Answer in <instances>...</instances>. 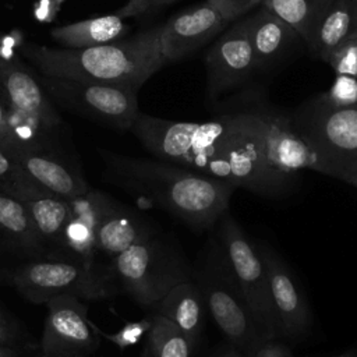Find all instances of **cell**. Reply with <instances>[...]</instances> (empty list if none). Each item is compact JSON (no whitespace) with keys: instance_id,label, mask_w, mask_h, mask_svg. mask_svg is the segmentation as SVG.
I'll return each instance as SVG.
<instances>
[{"instance_id":"6da1fadb","label":"cell","mask_w":357,"mask_h":357,"mask_svg":"<svg viewBox=\"0 0 357 357\" xmlns=\"http://www.w3.org/2000/svg\"><path fill=\"white\" fill-rule=\"evenodd\" d=\"M266 114L268 109L245 107L194 123L139 113L130 131L159 160L273 197L294 177L278 172L266 159Z\"/></svg>"},{"instance_id":"7a4b0ae2","label":"cell","mask_w":357,"mask_h":357,"mask_svg":"<svg viewBox=\"0 0 357 357\" xmlns=\"http://www.w3.org/2000/svg\"><path fill=\"white\" fill-rule=\"evenodd\" d=\"M100 155L112 184L195 229L216 223L236 190L226 181L159 159H135L106 151Z\"/></svg>"},{"instance_id":"3957f363","label":"cell","mask_w":357,"mask_h":357,"mask_svg":"<svg viewBox=\"0 0 357 357\" xmlns=\"http://www.w3.org/2000/svg\"><path fill=\"white\" fill-rule=\"evenodd\" d=\"M160 25L126 40L84 47H49L24 43L21 53L43 75L127 85L139 89L158 70L166 66L159 42Z\"/></svg>"},{"instance_id":"277c9868","label":"cell","mask_w":357,"mask_h":357,"mask_svg":"<svg viewBox=\"0 0 357 357\" xmlns=\"http://www.w3.org/2000/svg\"><path fill=\"white\" fill-rule=\"evenodd\" d=\"M286 113L312 151L315 172L342 181L357 173V107H335L319 93Z\"/></svg>"},{"instance_id":"5b68a950","label":"cell","mask_w":357,"mask_h":357,"mask_svg":"<svg viewBox=\"0 0 357 357\" xmlns=\"http://www.w3.org/2000/svg\"><path fill=\"white\" fill-rule=\"evenodd\" d=\"M106 269L117 290L126 291L137 304L151 310L174 286L194 276L184 255L156 234L112 258Z\"/></svg>"},{"instance_id":"8992f818","label":"cell","mask_w":357,"mask_h":357,"mask_svg":"<svg viewBox=\"0 0 357 357\" xmlns=\"http://www.w3.org/2000/svg\"><path fill=\"white\" fill-rule=\"evenodd\" d=\"M0 93L6 109L1 148L10 153L52 149L50 138L60 124L43 86L21 63L0 68Z\"/></svg>"},{"instance_id":"52a82bcc","label":"cell","mask_w":357,"mask_h":357,"mask_svg":"<svg viewBox=\"0 0 357 357\" xmlns=\"http://www.w3.org/2000/svg\"><path fill=\"white\" fill-rule=\"evenodd\" d=\"M8 280L20 294L36 304L60 296L99 300L117 291L106 265L64 258L31 259L10 272Z\"/></svg>"},{"instance_id":"ba28073f","label":"cell","mask_w":357,"mask_h":357,"mask_svg":"<svg viewBox=\"0 0 357 357\" xmlns=\"http://www.w3.org/2000/svg\"><path fill=\"white\" fill-rule=\"evenodd\" d=\"M194 276L211 317L233 347L254 357L264 343L271 342L248 308L223 248L212 252Z\"/></svg>"},{"instance_id":"9c48e42d","label":"cell","mask_w":357,"mask_h":357,"mask_svg":"<svg viewBox=\"0 0 357 357\" xmlns=\"http://www.w3.org/2000/svg\"><path fill=\"white\" fill-rule=\"evenodd\" d=\"M42 86L61 106L119 130H130L141 113L139 89L132 86L49 75Z\"/></svg>"},{"instance_id":"30bf717a","label":"cell","mask_w":357,"mask_h":357,"mask_svg":"<svg viewBox=\"0 0 357 357\" xmlns=\"http://www.w3.org/2000/svg\"><path fill=\"white\" fill-rule=\"evenodd\" d=\"M220 243L257 324L269 340H276L282 335L272 305L265 264L259 251L254 248L237 222L227 213L220 220Z\"/></svg>"},{"instance_id":"8fae6325","label":"cell","mask_w":357,"mask_h":357,"mask_svg":"<svg viewBox=\"0 0 357 357\" xmlns=\"http://www.w3.org/2000/svg\"><path fill=\"white\" fill-rule=\"evenodd\" d=\"M42 336L46 357H84L98 346V328L88 318L81 298L60 296L49 300Z\"/></svg>"},{"instance_id":"7c38bea8","label":"cell","mask_w":357,"mask_h":357,"mask_svg":"<svg viewBox=\"0 0 357 357\" xmlns=\"http://www.w3.org/2000/svg\"><path fill=\"white\" fill-rule=\"evenodd\" d=\"M205 67L209 99L243 84L258 68L245 18L236 22L208 50Z\"/></svg>"},{"instance_id":"4fadbf2b","label":"cell","mask_w":357,"mask_h":357,"mask_svg":"<svg viewBox=\"0 0 357 357\" xmlns=\"http://www.w3.org/2000/svg\"><path fill=\"white\" fill-rule=\"evenodd\" d=\"M229 22L206 1L181 10L160 25V53L166 64L188 57Z\"/></svg>"},{"instance_id":"5bb4252c","label":"cell","mask_w":357,"mask_h":357,"mask_svg":"<svg viewBox=\"0 0 357 357\" xmlns=\"http://www.w3.org/2000/svg\"><path fill=\"white\" fill-rule=\"evenodd\" d=\"M113 201L107 194L92 188L70 199V218L64 229L61 258L99 264L96 261V231Z\"/></svg>"},{"instance_id":"9a60e30c","label":"cell","mask_w":357,"mask_h":357,"mask_svg":"<svg viewBox=\"0 0 357 357\" xmlns=\"http://www.w3.org/2000/svg\"><path fill=\"white\" fill-rule=\"evenodd\" d=\"M266 268L269 290L280 335L286 337L303 336L311 322L310 308L286 265L271 251H259Z\"/></svg>"},{"instance_id":"2e32d148","label":"cell","mask_w":357,"mask_h":357,"mask_svg":"<svg viewBox=\"0 0 357 357\" xmlns=\"http://www.w3.org/2000/svg\"><path fill=\"white\" fill-rule=\"evenodd\" d=\"M11 155L26 177L50 194L70 201L89 190L82 174L52 149L20 151Z\"/></svg>"},{"instance_id":"e0dca14e","label":"cell","mask_w":357,"mask_h":357,"mask_svg":"<svg viewBox=\"0 0 357 357\" xmlns=\"http://www.w3.org/2000/svg\"><path fill=\"white\" fill-rule=\"evenodd\" d=\"M25 205L46 258H61L64 229L70 218V201L45 191L35 183L14 194Z\"/></svg>"},{"instance_id":"ac0fdd59","label":"cell","mask_w":357,"mask_h":357,"mask_svg":"<svg viewBox=\"0 0 357 357\" xmlns=\"http://www.w3.org/2000/svg\"><path fill=\"white\" fill-rule=\"evenodd\" d=\"M266 159L273 169L293 176L303 169L317 170V159L293 128L287 113L268 110L264 132Z\"/></svg>"},{"instance_id":"d6986e66","label":"cell","mask_w":357,"mask_h":357,"mask_svg":"<svg viewBox=\"0 0 357 357\" xmlns=\"http://www.w3.org/2000/svg\"><path fill=\"white\" fill-rule=\"evenodd\" d=\"M151 223L134 209L113 201L96 231V258L109 261L128 247L155 236Z\"/></svg>"},{"instance_id":"ffe728a7","label":"cell","mask_w":357,"mask_h":357,"mask_svg":"<svg viewBox=\"0 0 357 357\" xmlns=\"http://www.w3.org/2000/svg\"><path fill=\"white\" fill-rule=\"evenodd\" d=\"M0 241L31 259L46 258L22 201L0 188Z\"/></svg>"},{"instance_id":"44dd1931","label":"cell","mask_w":357,"mask_h":357,"mask_svg":"<svg viewBox=\"0 0 357 357\" xmlns=\"http://www.w3.org/2000/svg\"><path fill=\"white\" fill-rule=\"evenodd\" d=\"M156 314L173 321L188 340L191 350L197 346L202 329L204 296L192 279L174 286L155 307Z\"/></svg>"},{"instance_id":"7402d4cb","label":"cell","mask_w":357,"mask_h":357,"mask_svg":"<svg viewBox=\"0 0 357 357\" xmlns=\"http://www.w3.org/2000/svg\"><path fill=\"white\" fill-rule=\"evenodd\" d=\"M245 24L258 68L276 60L298 36L289 24L265 7L245 18Z\"/></svg>"},{"instance_id":"603a6c76","label":"cell","mask_w":357,"mask_h":357,"mask_svg":"<svg viewBox=\"0 0 357 357\" xmlns=\"http://www.w3.org/2000/svg\"><path fill=\"white\" fill-rule=\"evenodd\" d=\"M124 18L117 14L95 17L52 29V38L67 49H84L110 43L127 32Z\"/></svg>"},{"instance_id":"cb8c5ba5","label":"cell","mask_w":357,"mask_h":357,"mask_svg":"<svg viewBox=\"0 0 357 357\" xmlns=\"http://www.w3.org/2000/svg\"><path fill=\"white\" fill-rule=\"evenodd\" d=\"M356 26L357 0H332L317 26L310 49L325 61L329 52Z\"/></svg>"},{"instance_id":"d4e9b609","label":"cell","mask_w":357,"mask_h":357,"mask_svg":"<svg viewBox=\"0 0 357 357\" xmlns=\"http://www.w3.org/2000/svg\"><path fill=\"white\" fill-rule=\"evenodd\" d=\"M331 1L332 0H265L262 7L289 24L310 46L317 26Z\"/></svg>"},{"instance_id":"484cf974","label":"cell","mask_w":357,"mask_h":357,"mask_svg":"<svg viewBox=\"0 0 357 357\" xmlns=\"http://www.w3.org/2000/svg\"><path fill=\"white\" fill-rule=\"evenodd\" d=\"M191 347L180 328L163 315H152L144 354L146 357H190Z\"/></svg>"},{"instance_id":"4316f807","label":"cell","mask_w":357,"mask_h":357,"mask_svg":"<svg viewBox=\"0 0 357 357\" xmlns=\"http://www.w3.org/2000/svg\"><path fill=\"white\" fill-rule=\"evenodd\" d=\"M325 61L335 74L357 77V26L329 52Z\"/></svg>"},{"instance_id":"83f0119b","label":"cell","mask_w":357,"mask_h":357,"mask_svg":"<svg viewBox=\"0 0 357 357\" xmlns=\"http://www.w3.org/2000/svg\"><path fill=\"white\" fill-rule=\"evenodd\" d=\"M322 95L335 107H357V77L336 74L333 84Z\"/></svg>"},{"instance_id":"f1b7e54d","label":"cell","mask_w":357,"mask_h":357,"mask_svg":"<svg viewBox=\"0 0 357 357\" xmlns=\"http://www.w3.org/2000/svg\"><path fill=\"white\" fill-rule=\"evenodd\" d=\"M31 183L33 181H31L21 170L14 156L0 146V188L15 194Z\"/></svg>"},{"instance_id":"f546056e","label":"cell","mask_w":357,"mask_h":357,"mask_svg":"<svg viewBox=\"0 0 357 357\" xmlns=\"http://www.w3.org/2000/svg\"><path fill=\"white\" fill-rule=\"evenodd\" d=\"M151 325H152V317H146L141 321L126 324L121 329H119L114 333L102 332L99 328H98V333L102 335L109 342L114 343L117 347L126 349L128 346L138 343L142 339V336L148 333V331L151 329Z\"/></svg>"},{"instance_id":"4dcf8cb0","label":"cell","mask_w":357,"mask_h":357,"mask_svg":"<svg viewBox=\"0 0 357 357\" xmlns=\"http://www.w3.org/2000/svg\"><path fill=\"white\" fill-rule=\"evenodd\" d=\"M24 46V33L18 29L0 32V68L20 63L18 53Z\"/></svg>"},{"instance_id":"1f68e13d","label":"cell","mask_w":357,"mask_h":357,"mask_svg":"<svg viewBox=\"0 0 357 357\" xmlns=\"http://www.w3.org/2000/svg\"><path fill=\"white\" fill-rule=\"evenodd\" d=\"M66 0H35L32 6V17L40 24L53 22Z\"/></svg>"},{"instance_id":"d6a6232c","label":"cell","mask_w":357,"mask_h":357,"mask_svg":"<svg viewBox=\"0 0 357 357\" xmlns=\"http://www.w3.org/2000/svg\"><path fill=\"white\" fill-rule=\"evenodd\" d=\"M265 0H227L226 6L222 10V15L227 22L236 21L243 14L251 11L257 6H262Z\"/></svg>"},{"instance_id":"836d02e7","label":"cell","mask_w":357,"mask_h":357,"mask_svg":"<svg viewBox=\"0 0 357 357\" xmlns=\"http://www.w3.org/2000/svg\"><path fill=\"white\" fill-rule=\"evenodd\" d=\"M254 357H291L287 347H284L280 343H276L275 340L264 343Z\"/></svg>"},{"instance_id":"e575fe53","label":"cell","mask_w":357,"mask_h":357,"mask_svg":"<svg viewBox=\"0 0 357 357\" xmlns=\"http://www.w3.org/2000/svg\"><path fill=\"white\" fill-rule=\"evenodd\" d=\"M14 339H15V329L11 325L10 319L0 310V344L1 346H11Z\"/></svg>"},{"instance_id":"d590c367","label":"cell","mask_w":357,"mask_h":357,"mask_svg":"<svg viewBox=\"0 0 357 357\" xmlns=\"http://www.w3.org/2000/svg\"><path fill=\"white\" fill-rule=\"evenodd\" d=\"M144 3L145 0H128L127 4L123 6L116 14L121 18L144 14Z\"/></svg>"},{"instance_id":"8d00e7d4","label":"cell","mask_w":357,"mask_h":357,"mask_svg":"<svg viewBox=\"0 0 357 357\" xmlns=\"http://www.w3.org/2000/svg\"><path fill=\"white\" fill-rule=\"evenodd\" d=\"M174 1H178V0H145V3H144V13L156 10V8H159V7L172 4V3H174Z\"/></svg>"},{"instance_id":"74e56055","label":"cell","mask_w":357,"mask_h":357,"mask_svg":"<svg viewBox=\"0 0 357 357\" xmlns=\"http://www.w3.org/2000/svg\"><path fill=\"white\" fill-rule=\"evenodd\" d=\"M4 124H6V109H4L3 98L0 93V145L3 141V135H4Z\"/></svg>"},{"instance_id":"f35d334b","label":"cell","mask_w":357,"mask_h":357,"mask_svg":"<svg viewBox=\"0 0 357 357\" xmlns=\"http://www.w3.org/2000/svg\"><path fill=\"white\" fill-rule=\"evenodd\" d=\"M218 357H247V356H245L244 353H241L238 349H236V347L231 346V349L222 351Z\"/></svg>"},{"instance_id":"ab89813d","label":"cell","mask_w":357,"mask_h":357,"mask_svg":"<svg viewBox=\"0 0 357 357\" xmlns=\"http://www.w3.org/2000/svg\"><path fill=\"white\" fill-rule=\"evenodd\" d=\"M0 357H15V350L11 346L0 344Z\"/></svg>"},{"instance_id":"60d3db41","label":"cell","mask_w":357,"mask_h":357,"mask_svg":"<svg viewBox=\"0 0 357 357\" xmlns=\"http://www.w3.org/2000/svg\"><path fill=\"white\" fill-rule=\"evenodd\" d=\"M206 3H208L209 6H212V7H215L219 13H222V10H223V7L226 6L227 0H206Z\"/></svg>"},{"instance_id":"b9f144b4","label":"cell","mask_w":357,"mask_h":357,"mask_svg":"<svg viewBox=\"0 0 357 357\" xmlns=\"http://www.w3.org/2000/svg\"><path fill=\"white\" fill-rule=\"evenodd\" d=\"M344 183H347V184H350V185H353V187H356L357 188V173H354V174H351V176H349V177H346L344 180H343Z\"/></svg>"},{"instance_id":"7bdbcfd3","label":"cell","mask_w":357,"mask_h":357,"mask_svg":"<svg viewBox=\"0 0 357 357\" xmlns=\"http://www.w3.org/2000/svg\"><path fill=\"white\" fill-rule=\"evenodd\" d=\"M339 357H351L350 354H344V356H339Z\"/></svg>"},{"instance_id":"ee69618b","label":"cell","mask_w":357,"mask_h":357,"mask_svg":"<svg viewBox=\"0 0 357 357\" xmlns=\"http://www.w3.org/2000/svg\"><path fill=\"white\" fill-rule=\"evenodd\" d=\"M141 357H146V356H145V354H144V353H142V356H141Z\"/></svg>"},{"instance_id":"f6af8a7d","label":"cell","mask_w":357,"mask_h":357,"mask_svg":"<svg viewBox=\"0 0 357 357\" xmlns=\"http://www.w3.org/2000/svg\"><path fill=\"white\" fill-rule=\"evenodd\" d=\"M43 357H46V356H43Z\"/></svg>"},{"instance_id":"bcb514c9","label":"cell","mask_w":357,"mask_h":357,"mask_svg":"<svg viewBox=\"0 0 357 357\" xmlns=\"http://www.w3.org/2000/svg\"><path fill=\"white\" fill-rule=\"evenodd\" d=\"M291 357H293V356H291Z\"/></svg>"}]
</instances>
